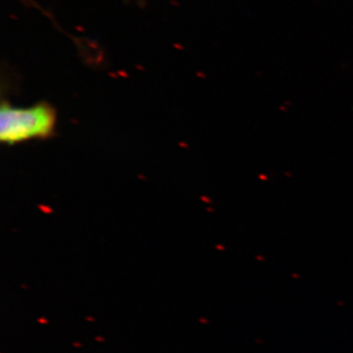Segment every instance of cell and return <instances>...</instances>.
<instances>
[{
  "mask_svg": "<svg viewBox=\"0 0 353 353\" xmlns=\"http://www.w3.org/2000/svg\"><path fill=\"white\" fill-rule=\"evenodd\" d=\"M141 1H143V0H141Z\"/></svg>",
  "mask_w": 353,
  "mask_h": 353,
  "instance_id": "obj_2",
  "label": "cell"
},
{
  "mask_svg": "<svg viewBox=\"0 0 353 353\" xmlns=\"http://www.w3.org/2000/svg\"><path fill=\"white\" fill-rule=\"evenodd\" d=\"M57 122V111L48 102L28 108H15L3 102L0 108V141L14 145L50 138L54 134Z\"/></svg>",
  "mask_w": 353,
  "mask_h": 353,
  "instance_id": "obj_1",
  "label": "cell"
}]
</instances>
